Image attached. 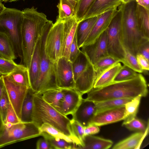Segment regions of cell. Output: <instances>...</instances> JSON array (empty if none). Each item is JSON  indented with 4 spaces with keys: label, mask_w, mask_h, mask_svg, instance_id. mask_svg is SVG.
I'll return each mask as SVG.
<instances>
[{
    "label": "cell",
    "mask_w": 149,
    "mask_h": 149,
    "mask_svg": "<svg viewBox=\"0 0 149 149\" xmlns=\"http://www.w3.org/2000/svg\"><path fill=\"white\" fill-rule=\"evenodd\" d=\"M18 65L15 63L13 60L0 57V74L1 75H8Z\"/></svg>",
    "instance_id": "cell-41"
},
{
    "label": "cell",
    "mask_w": 149,
    "mask_h": 149,
    "mask_svg": "<svg viewBox=\"0 0 149 149\" xmlns=\"http://www.w3.org/2000/svg\"><path fill=\"white\" fill-rule=\"evenodd\" d=\"M116 10L107 29V49L108 55L122 63L125 50L120 41L119 33L121 20L120 6Z\"/></svg>",
    "instance_id": "cell-8"
},
{
    "label": "cell",
    "mask_w": 149,
    "mask_h": 149,
    "mask_svg": "<svg viewBox=\"0 0 149 149\" xmlns=\"http://www.w3.org/2000/svg\"><path fill=\"white\" fill-rule=\"evenodd\" d=\"M41 95L45 101L57 110L63 97L62 89L60 88L47 90L43 92Z\"/></svg>",
    "instance_id": "cell-29"
},
{
    "label": "cell",
    "mask_w": 149,
    "mask_h": 149,
    "mask_svg": "<svg viewBox=\"0 0 149 149\" xmlns=\"http://www.w3.org/2000/svg\"><path fill=\"white\" fill-rule=\"evenodd\" d=\"M95 0H79L75 7V18L79 22L83 20Z\"/></svg>",
    "instance_id": "cell-36"
},
{
    "label": "cell",
    "mask_w": 149,
    "mask_h": 149,
    "mask_svg": "<svg viewBox=\"0 0 149 149\" xmlns=\"http://www.w3.org/2000/svg\"><path fill=\"white\" fill-rule=\"evenodd\" d=\"M22 11L6 8L0 14V33L5 35L13 47L16 56L22 60L21 29L23 21Z\"/></svg>",
    "instance_id": "cell-6"
},
{
    "label": "cell",
    "mask_w": 149,
    "mask_h": 149,
    "mask_svg": "<svg viewBox=\"0 0 149 149\" xmlns=\"http://www.w3.org/2000/svg\"><path fill=\"white\" fill-rule=\"evenodd\" d=\"M48 139L54 149H76L77 146L73 143L58 138L50 137L45 138Z\"/></svg>",
    "instance_id": "cell-39"
},
{
    "label": "cell",
    "mask_w": 149,
    "mask_h": 149,
    "mask_svg": "<svg viewBox=\"0 0 149 149\" xmlns=\"http://www.w3.org/2000/svg\"><path fill=\"white\" fill-rule=\"evenodd\" d=\"M2 75L10 103L20 120L22 106L29 88L15 82L8 75Z\"/></svg>",
    "instance_id": "cell-10"
},
{
    "label": "cell",
    "mask_w": 149,
    "mask_h": 149,
    "mask_svg": "<svg viewBox=\"0 0 149 149\" xmlns=\"http://www.w3.org/2000/svg\"><path fill=\"white\" fill-rule=\"evenodd\" d=\"M61 89L63 97L57 111L66 116L72 115L80 104L82 95L74 89Z\"/></svg>",
    "instance_id": "cell-14"
},
{
    "label": "cell",
    "mask_w": 149,
    "mask_h": 149,
    "mask_svg": "<svg viewBox=\"0 0 149 149\" xmlns=\"http://www.w3.org/2000/svg\"><path fill=\"white\" fill-rule=\"evenodd\" d=\"M23 17L21 29L23 65L29 68L36 43L48 20L44 13L32 7L22 10Z\"/></svg>",
    "instance_id": "cell-3"
},
{
    "label": "cell",
    "mask_w": 149,
    "mask_h": 149,
    "mask_svg": "<svg viewBox=\"0 0 149 149\" xmlns=\"http://www.w3.org/2000/svg\"><path fill=\"white\" fill-rule=\"evenodd\" d=\"M133 0H122V3H126Z\"/></svg>",
    "instance_id": "cell-56"
},
{
    "label": "cell",
    "mask_w": 149,
    "mask_h": 149,
    "mask_svg": "<svg viewBox=\"0 0 149 149\" xmlns=\"http://www.w3.org/2000/svg\"><path fill=\"white\" fill-rule=\"evenodd\" d=\"M118 62L120 61L109 55L100 58L93 64L96 74V78L104 70Z\"/></svg>",
    "instance_id": "cell-35"
},
{
    "label": "cell",
    "mask_w": 149,
    "mask_h": 149,
    "mask_svg": "<svg viewBox=\"0 0 149 149\" xmlns=\"http://www.w3.org/2000/svg\"><path fill=\"white\" fill-rule=\"evenodd\" d=\"M8 75L15 82L28 88H30L29 68L23 64H19Z\"/></svg>",
    "instance_id": "cell-27"
},
{
    "label": "cell",
    "mask_w": 149,
    "mask_h": 149,
    "mask_svg": "<svg viewBox=\"0 0 149 149\" xmlns=\"http://www.w3.org/2000/svg\"><path fill=\"white\" fill-rule=\"evenodd\" d=\"M34 93L29 88L22 106L20 121L24 123L32 122V115L33 108Z\"/></svg>",
    "instance_id": "cell-26"
},
{
    "label": "cell",
    "mask_w": 149,
    "mask_h": 149,
    "mask_svg": "<svg viewBox=\"0 0 149 149\" xmlns=\"http://www.w3.org/2000/svg\"><path fill=\"white\" fill-rule=\"evenodd\" d=\"M113 143L110 140L104 139L93 135L84 136L81 149H108L110 148Z\"/></svg>",
    "instance_id": "cell-24"
},
{
    "label": "cell",
    "mask_w": 149,
    "mask_h": 149,
    "mask_svg": "<svg viewBox=\"0 0 149 149\" xmlns=\"http://www.w3.org/2000/svg\"><path fill=\"white\" fill-rule=\"evenodd\" d=\"M135 15L139 30L144 36L149 38V9L137 4Z\"/></svg>",
    "instance_id": "cell-25"
},
{
    "label": "cell",
    "mask_w": 149,
    "mask_h": 149,
    "mask_svg": "<svg viewBox=\"0 0 149 149\" xmlns=\"http://www.w3.org/2000/svg\"><path fill=\"white\" fill-rule=\"evenodd\" d=\"M56 84L61 89H74V80L72 63L66 58L61 56L55 63Z\"/></svg>",
    "instance_id": "cell-11"
},
{
    "label": "cell",
    "mask_w": 149,
    "mask_h": 149,
    "mask_svg": "<svg viewBox=\"0 0 149 149\" xmlns=\"http://www.w3.org/2000/svg\"><path fill=\"white\" fill-rule=\"evenodd\" d=\"M1 74H0V76H1Z\"/></svg>",
    "instance_id": "cell-58"
},
{
    "label": "cell",
    "mask_w": 149,
    "mask_h": 149,
    "mask_svg": "<svg viewBox=\"0 0 149 149\" xmlns=\"http://www.w3.org/2000/svg\"><path fill=\"white\" fill-rule=\"evenodd\" d=\"M122 63L138 73H141L143 71L139 65L136 57L126 50Z\"/></svg>",
    "instance_id": "cell-38"
},
{
    "label": "cell",
    "mask_w": 149,
    "mask_h": 149,
    "mask_svg": "<svg viewBox=\"0 0 149 149\" xmlns=\"http://www.w3.org/2000/svg\"><path fill=\"white\" fill-rule=\"evenodd\" d=\"M63 30V22L56 21L48 31L45 39L46 54L50 60L54 63H56L61 57Z\"/></svg>",
    "instance_id": "cell-9"
},
{
    "label": "cell",
    "mask_w": 149,
    "mask_h": 149,
    "mask_svg": "<svg viewBox=\"0 0 149 149\" xmlns=\"http://www.w3.org/2000/svg\"><path fill=\"white\" fill-rule=\"evenodd\" d=\"M2 0H0V4L2 3Z\"/></svg>",
    "instance_id": "cell-57"
},
{
    "label": "cell",
    "mask_w": 149,
    "mask_h": 149,
    "mask_svg": "<svg viewBox=\"0 0 149 149\" xmlns=\"http://www.w3.org/2000/svg\"><path fill=\"white\" fill-rule=\"evenodd\" d=\"M117 9L109 10L99 16L82 46L94 42L107 29Z\"/></svg>",
    "instance_id": "cell-15"
},
{
    "label": "cell",
    "mask_w": 149,
    "mask_h": 149,
    "mask_svg": "<svg viewBox=\"0 0 149 149\" xmlns=\"http://www.w3.org/2000/svg\"><path fill=\"white\" fill-rule=\"evenodd\" d=\"M137 4L133 0L120 6L121 12L120 41L125 50L135 56L144 46L149 44V38L142 34L138 26L135 15Z\"/></svg>",
    "instance_id": "cell-2"
},
{
    "label": "cell",
    "mask_w": 149,
    "mask_h": 149,
    "mask_svg": "<svg viewBox=\"0 0 149 149\" xmlns=\"http://www.w3.org/2000/svg\"><path fill=\"white\" fill-rule=\"evenodd\" d=\"M10 103L5 88L0 97V114L4 124L6 123V113Z\"/></svg>",
    "instance_id": "cell-42"
},
{
    "label": "cell",
    "mask_w": 149,
    "mask_h": 149,
    "mask_svg": "<svg viewBox=\"0 0 149 149\" xmlns=\"http://www.w3.org/2000/svg\"><path fill=\"white\" fill-rule=\"evenodd\" d=\"M39 128L40 132V136L44 138L50 137L58 138L74 143L70 138L48 124L44 123Z\"/></svg>",
    "instance_id": "cell-33"
},
{
    "label": "cell",
    "mask_w": 149,
    "mask_h": 149,
    "mask_svg": "<svg viewBox=\"0 0 149 149\" xmlns=\"http://www.w3.org/2000/svg\"><path fill=\"white\" fill-rule=\"evenodd\" d=\"M32 122L39 127L44 123L48 124L70 138L77 148L82 146L72 132L71 120L47 103L40 94L34 95Z\"/></svg>",
    "instance_id": "cell-4"
},
{
    "label": "cell",
    "mask_w": 149,
    "mask_h": 149,
    "mask_svg": "<svg viewBox=\"0 0 149 149\" xmlns=\"http://www.w3.org/2000/svg\"><path fill=\"white\" fill-rule=\"evenodd\" d=\"M137 62L143 70L148 71L149 62L141 54H138L136 56Z\"/></svg>",
    "instance_id": "cell-47"
},
{
    "label": "cell",
    "mask_w": 149,
    "mask_h": 149,
    "mask_svg": "<svg viewBox=\"0 0 149 149\" xmlns=\"http://www.w3.org/2000/svg\"><path fill=\"white\" fill-rule=\"evenodd\" d=\"M125 106L105 110L95 113L90 121L88 126H101L123 120Z\"/></svg>",
    "instance_id": "cell-12"
},
{
    "label": "cell",
    "mask_w": 149,
    "mask_h": 149,
    "mask_svg": "<svg viewBox=\"0 0 149 149\" xmlns=\"http://www.w3.org/2000/svg\"><path fill=\"white\" fill-rule=\"evenodd\" d=\"M75 8V6L79 0H67Z\"/></svg>",
    "instance_id": "cell-53"
},
{
    "label": "cell",
    "mask_w": 149,
    "mask_h": 149,
    "mask_svg": "<svg viewBox=\"0 0 149 149\" xmlns=\"http://www.w3.org/2000/svg\"><path fill=\"white\" fill-rule=\"evenodd\" d=\"M79 22L75 17L63 22V41L61 56L69 60L70 49Z\"/></svg>",
    "instance_id": "cell-18"
},
{
    "label": "cell",
    "mask_w": 149,
    "mask_h": 149,
    "mask_svg": "<svg viewBox=\"0 0 149 149\" xmlns=\"http://www.w3.org/2000/svg\"><path fill=\"white\" fill-rule=\"evenodd\" d=\"M6 8L2 3L0 4V14L5 10Z\"/></svg>",
    "instance_id": "cell-54"
},
{
    "label": "cell",
    "mask_w": 149,
    "mask_h": 149,
    "mask_svg": "<svg viewBox=\"0 0 149 149\" xmlns=\"http://www.w3.org/2000/svg\"><path fill=\"white\" fill-rule=\"evenodd\" d=\"M148 124V119L146 123L136 117L127 122L123 123L122 126L130 131L144 132Z\"/></svg>",
    "instance_id": "cell-37"
},
{
    "label": "cell",
    "mask_w": 149,
    "mask_h": 149,
    "mask_svg": "<svg viewBox=\"0 0 149 149\" xmlns=\"http://www.w3.org/2000/svg\"><path fill=\"white\" fill-rule=\"evenodd\" d=\"M0 135V148L18 142L40 136L39 127L33 122L6 123Z\"/></svg>",
    "instance_id": "cell-7"
},
{
    "label": "cell",
    "mask_w": 149,
    "mask_h": 149,
    "mask_svg": "<svg viewBox=\"0 0 149 149\" xmlns=\"http://www.w3.org/2000/svg\"><path fill=\"white\" fill-rule=\"evenodd\" d=\"M91 62L86 54L81 50L76 58L72 62L74 81L86 69Z\"/></svg>",
    "instance_id": "cell-30"
},
{
    "label": "cell",
    "mask_w": 149,
    "mask_h": 149,
    "mask_svg": "<svg viewBox=\"0 0 149 149\" xmlns=\"http://www.w3.org/2000/svg\"><path fill=\"white\" fill-rule=\"evenodd\" d=\"M70 125L73 134L81 141L82 146L83 141L85 136L84 127L77 122L72 119L71 120Z\"/></svg>",
    "instance_id": "cell-43"
},
{
    "label": "cell",
    "mask_w": 149,
    "mask_h": 149,
    "mask_svg": "<svg viewBox=\"0 0 149 149\" xmlns=\"http://www.w3.org/2000/svg\"><path fill=\"white\" fill-rule=\"evenodd\" d=\"M149 124L144 132H137L115 144L112 149H139L143 139L148 133Z\"/></svg>",
    "instance_id": "cell-21"
},
{
    "label": "cell",
    "mask_w": 149,
    "mask_h": 149,
    "mask_svg": "<svg viewBox=\"0 0 149 149\" xmlns=\"http://www.w3.org/2000/svg\"><path fill=\"white\" fill-rule=\"evenodd\" d=\"M21 122L17 115L12 106L10 103L8 107L6 117V123L15 124Z\"/></svg>",
    "instance_id": "cell-44"
},
{
    "label": "cell",
    "mask_w": 149,
    "mask_h": 149,
    "mask_svg": "<svg viewBox=\"0 0 149 149\" xmlns=\"http://www.w3.org/2000/svg\"><path fill=\"white\" fill-rule=\"evenodd\" d=\"M41 36L36 45L29 68L30 88L37 81L39 74L41 61Z\"/></svg>",
    "instance_id": "cell-22"
},
{
    "label": "cell",
    "mask_w": 149,
    "mask_h": 149,
    "mask_svg": "<svg viewBox=\"0 0 149 149\" xmlns=\"http://www.w3.org/2000/svg\"><path fill=\"white\" fill-rule=\"evenodd\" d=\"M138 73L128 67L123 65L116 76L114 81H122L133 78L135 77Z\"/></svg>",
    "instance_id": "cell-40"
},
{
    "label": "cell",
    "mask_w": 149,
    "mask_h": 149,
    "mask_svg": "<svg viewBox=\"0 0 149 149\" xmlns=\"http://www.w3.org/2000/svg\"><path fill=\"white\" fill-rule=\"evenodd\" d=\"M95 112V102L83 99L80 104L72 115V120L84 127L88 126Z\"/></svg>",
    "instance_id": "cell-17"
},
{
    "label": "cell",
    "mask_w": 149,
    "mask_h": 149,
    "mask_svg": "<svg viewBox=\"0 0 149 149\" xmlns=\"http://www.w3.org/2000/svg\"><path fill=\"white\" fill-rule=\"evenodd\" d=\"M5 88L3 78L2 75H1L0 76V97Z\"/></svg>",
    "instance_id": "cell-51"
},
{
    "label": "cell",
    "mask_w": 149,
    "mask_h": 149,
    "mask_svg": "<svg viewBox=\"0 0 149 149\" xmlns=\"http://www.w3.org/2000/svg\"><path fill=\"white\" fill-rule=\"evenodd\" d=\"M122 3V0H95L83 19L98 16L109 10L117 9Z\"/></svg>",
    "instance_id": "cell-19"
},
{
    "label": "cell",
    "mask_w": 149,
    "mask_h": 149,
    "mask_svg": "<svg viewBox=\"0 0 149 149\" xmlns=\"http://www.w3.org/2000/svg\"><path fill=\"white\" fill-rule=\"evenodd\" d=\"M85 136L93 135L98 133L100 131L99 126L94 125H89L84 127Z\"/></svg>",
    "instance_id": "cell-48"
},
{
    "label": "cell",
    "mask_w": 149,
    "mask_h": 149,
    "mask_svg": "<svg viewBox=\"0 0 149 149\" xmlns=\"http://www.w3.org/2000/svg\"><path fill=\"white\" fill-rule=\"evenodd\" d=\"M137 4L149 9V0H135Z\"/></svg>",
    "instance_id": "cell-50"
},
{
    "label": "cell",
    "mask_w": 149,
    "mask_h": 149,
    "mask_svg": "<svg viewBox=\"0 0 149 149\" xmlns=\"http://www.w3.org/2000/svg\"><path fill=\"white\" fill-rule=\"evenodd\" d=\"M107 33L105 31L93 43L82 46L81 51L94 64L100 58L109 55L107 49Z\"/></svg>",
    "instance_id": "cell-13"
},
{
    "label": "cell",
    "mask_w": 149,
    "mask_h": 149,
    "mask_svg": "<svg viewBox=\"0 0 149 149\" xmlns=\"http://www.w3.org/2000/svg\"><path fill=\"white\" fill-rule=\"evenodd\" d=\"M4 123L0 114V135L3 132L4 128Z\"/></svg>",
    "instance_id": "cell-52"
},
{
    "label": "cell",
    "mask_w": 149,
    "mask_h": 149,
    "mask_svg": "<svg viewBox=\"0 0 149 149\" xmlns=\"http://www.w3.org/2000/svg\"><path fill=\"white\" fill-rule=\"evenodd\" d=\"M37 149H54L49 141L45 138L39 139L36 144Z\"/></svg>",
    "instance_id": "cell-46"
},
{
    "label": "cell",
    "mask_w": 149,
    "mask_h": 149,
    "mask_svg": "<svg viewBox=\"0 0 149 149\" xmlns=\"http://www.w3.org/2000/svg\"><path fill=\"white\" fill-rule=\"evenodd\" d=\"M19 0H2V2H12L16 1ZM22 0L24 1L25 0Z\"/></svg>",
    "instance_id": "cell-55"
},
{
    "label": "cell",
    "mask_w": 149,
    "mask_h": 149,
    "mask_svg": "<svg viewBox=\"0 0 149 149\" xmlns=\"http://www.w3.org/2000/svg\"><path fill=\"white\" fill-rule=\"evenodd\" d=\"M142 97L139 95L127 102L125 105V112L123 123L127 122L136 117Z\"/></svg>",
    "instance_id": "cell-34"
},
{
    "label": "cell",
    "mask_w": 149,
    "mask_h": 149,
    "mask_svg": "<svg viewBox=\"0 0 149 149\" xmlns=\"http://www.w3.org/2000/svg\"><path fill=\"white\" fill-rule=\"evenodd\" d=\"M0 57L12 60H14L17 58L10 40L5 35L1 33Z\"/></svg>",
    "instance_id": "cell-31"
},
{
    "label": "cell",
    "mask_w": 149,
    "mask_h": 149,
    "mask_svg": "<svg viewBox=\"0 0 149 149\" xmlns=\"http://www.w3.org/2000/svg\"><path fill=\"white\" fill-rule=\"evenodd\" d=\"M122 66L120 62H118L104 70L96 77L93 88L102 87L113 82Z\"/></svg>",
    "instance_id": "cell-20"
},
{
    "label": "cell",
    "mask_w": 149,
    "mask_h": 149,
    "mask_svg": "<svg viewBox=\"0 0 149 149\" xmlns=\"http://www.w3.org/2000/svg\"><path fill=\"white\" fill-rule=\"evenodd\" d=\"M80 51L77 45L76 33L70 49L69 60L71 63L76 58Z\"/></svg>",
    "instance_id": "cell-45"
},
{
    "label": "cell",
    "mask_w": 149,
    "mask_h": 149,
    "mask_svg": "<svg viewBox=\"0 0 149 149\" xmlns=\"http://www.w3.org/2000/svg\"><path fill=\"white\" fill-rule=\"evenodd\" d=\"M148 85L144 77L138 73L134 77L120 81H114L106 86L93 88L87 93L85 100L94 102L120 98L133 99L140 95L147 96Z\"/></svg>",
    "instance_id": "cell-1"
},
{
    "label": "cell",
    "mask_w": 149,
    "mask_h": 149,
    "mask_svg": "<svg viewBox=\"0 0 149 149\" xmlns=\"http://www.w3.org/2000/svg\"><path fill=\"white\" fill-rule=\"evenodd\" d=\"M57 6L58 15L56 22H63L75 17V8L67 0H59Z\"/></svg>",
    "instance_id": "cell-28"
},
{
    "label": "cell",
    "mask_w": 149,
    "mask_h": 149,
    "mask_svg": "<svg viewBox=\"0 0 149 149\" xmlns=\"http://www.w3.org/2000/svg\"><path fill=\"white\" fill-rule=\"evenodd\" d=\"M53 24L52 21L49 20L46 24L41 35L40 73L37 81L31 88L35 94L41 95L47 90L58 88L56 79L55 63L50 60L45 49V39L48 31Z\"/></svg>",
    "instance_id": "cell-5"
},
{
    "label": "cell",
    "mask_w": 149,
    "mask_h": 149,
    "mask_svg": "<svg viewBox=\"0 0 149 149\" xmlns=\"http://www.w3.org/2000/svg\"><path fill=\"white\" fill-rule=\"evenodd\" d=\"M132 99L126 98L115 99L94 102L95 113L106 109L125 106L127 102Z\"/></svg>",
    "instance_id": "cell-32"
},
{
    "label": "cell",
    "mask_w": 149,
    "mask_h": 149,
    "mask_svg": "<svg viewBox=\"0 0 149 149\" xmlns=\"http://www.w3.org/2000/svg\"><path fill=\"white\" fill-rule=\"evenodd\" d=\"M138 54H141L149 62V44L144 46Z\"/></svg>",
    "instance_id": "cell-49"
},
{
    "label": "cell",
    "mask_w": 149,
    "mask_h": 149,
    "mask_svg": "<svg viewBox=\"0 0 149 149\" xmlns=\"http://www.w3.org/2000/svg\"><path fill=\"white\" fill-rule=\"evenodd\" d=\"M95 78L93 65L91 62L74 81V89L82 95L87 93L93 88Z\"/></svg>",
    "instance_id": "cell-16"
},
{
    "label": "cell",
    "mask_w": 149,
    "mask_h": 149,
    "mask_svg": "<svg viewBox=\"0 0 149 149\" xmlns=\"http://www.w3.org/2000/svg\"><path fill=\"white\" fill-rule=\"evenodd\" d=\"M99 16L83 19L78 23L76 34L77 45L79 48L83 45Z\"/></svg>",
    "instance_id": "cell-23"
}]
</instances>
